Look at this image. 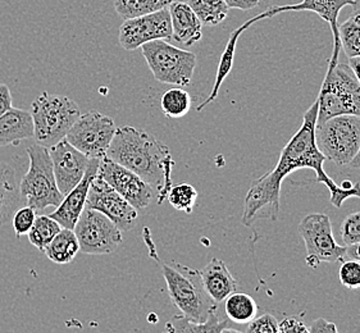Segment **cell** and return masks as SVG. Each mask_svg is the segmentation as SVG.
<instances>
[{
  "label": "cell",
  "instance_id": "obj_2",
  "mask_svg": "<svg viewBox=\"0 0 360 333\" xmlns=\"http://www.w3.org/2000/svg\"><path fill=\"white\" fill-rule=\"evenodd\" d=\"M105 157L140 176L157 191L158 204L165 202L172 188L174 160L154 135L131 126L117 129Z\"/></svg>",
  "mask_w": 360,
  "mask_h": 333
},
{
  "label": "cell",
  "instance_id": "obj_12",
  "mask_svg": "<svg viewBox=\"0 0 360 333\" xmlns=\"http://www.w3.org/2000/svg\"><path fill=\"white\" fill-rule=\"evenodd\" d=\"M172 37V23L169 9L163 8L158 12L139 15L124 20L118 41L124 51H136L153 40H168Z\"/></svg>",
  "mask_w": 360,
  "mask_h": 333
},
{
  "label": "cell",
  "instance_id": "obj_40",
  "mask_svg": "<svg viewBox=\"0 0 360 333\" xmlns=\"http://www.w3.org/2000/svg\"><path fill=\"white\" fill-rule=\"evenodd\" d=\"M346 258L360 261V242L346 247Z\"/></svg>",
  "mask_w": 360,
  "mask_h": 333
},
{
  "label": "cell",
  "instance_id": "obj_32",
  "mask_svg": "<svg viewBox=\"0 0 360 333\" xmlns=\"http://www.w3.org/2000/svg\"><path fill=\"white\" fill-rule=\"evenodd\" d=\"M339 280L342 286L350 290L360 289V261L355 259L342 261L339 268Z\"/></svg>",
  "mask_w": 360,
  "mask_h": 333
},
{
  "label": "cell",
  "instance_id": "obj_25",
  "mask_svg": "<svg viewBox=\"0 0 360 333\" xmlns=\"http://www.w3.org/2000/svg\"><path fill=\"white\" fill-rule=\"evenodd\" d=\"M224 312L231 322L248 325L257 317L258 305L250 295L235 291L224 300Z\"/></svg>",
  "mask_w": 360,
  "mask_h": 333
},
{
  "label": "cell",
  "instance_id": "obj_18",
  "mask_svg": "<svg viewBox=\"0 0 360 333\" xmlns=\"http://www.w3.org/2000/svg\"><path fill=\"white\" fill-rule=\"evenodd\" d=\"M172 23V39L185 46H191L202 37V23L184 0H174L168 7Z\"/></svg>",
  "mask_w": 360,
  "mask_h": 333
},
{
  "label": "cell",
  "instance_id": "obj_30",
  "mask_svg": "<svg viewBox=\"0 0 360 333\" xmlns=\"http://www.w3.org/2000/svg\"><path fill=\"white\" fill-rule=\"evenodd\" d=\"M341 48L349 59L360 57V22L354 17L339 25Z\"/></svg>",
  "mask_w": 360,
  "mask_h": 333
},
{
  "label": "cell",
  "instance_id": "obj_22",
  "mask_svg": "<svg viewBox=\"0 0 360 333\" xmlns=\"http://www.w3.org/2000/svg\"><path fill=\"white\" fill-rule=\"evenodd\" d=\"M259 21H262L259 15H255V17H252L250 20H248L245 23H243L238 29L235 30V31L231 34L230 37H229V41H227V45H226L224 53H222V56H221L219 65H218L214 86L212 89V93L209 94L208 98L198 107V112H202V109L205 108L208 104L216 100L217 96L219 94V90H221V87H222V84H224V81L227 79V76L230 74L231 70H232V67H233V57H235V51H236V45H238V39H240L241 34H243L244 31H246V30L252 26V23Z\"/></svg>",
  "mask_w": 360,
  "mask_h": 333
},
{
  "label": "cell",
  "instance_id": "obj_16",
  "mask_svg": "<svg viewBox=\"0 0 360 333\" xmlns=\"http://www.w3.org/2000/svg\"><path fill=\"white\" fill-rule=\"evenodd\" d=\"M53 169L59 191L65 195L86 174L90 158L79 152L67 138L49 148Z\"/></svg>",
  "mask_w": 360,
  "mask_h": 333
},
{
  "label": "cell",
  "instance_id": "obj_11",
  "mask_svg": "<svg viewBox=\"0 0 360 333\" xmlns=\"http://www.w3.org/2000/svg\"><path fill=\"white\" fill-rule=\"evenodd\" d=\"M73 231L79 240V252L89 255L113 253L122 242V231L115 222L90 208L81 213Z\"/></svg>",
  "mask_w": 360,
  "mask_h": 333
},
{
  "label": "cell",
  "instance_id": "obj_31",
  "mask_svg": "<svg viewBox=\"0 0 360 333\" xmlns=\"http://www.w3.org/2000/svg\"><path fill=\"white\" fill-rule=\"evenodd\" d=\"M167 197L174 209L190 214L194 209L198 199V191L194 186L188 183H180L171 188Z\"/></svg>",
  "mask_w": 360,
  "mask_h": 333
},
{
  "label": "cell",
  "instance_id": "obj_1",
  "mask_svg": "<svg viewBox=\"0 0 360 333\" xmlns=\"http://www.w3.org/2000/svg\"><path fill=\"white\" fill-rule=\"evenodd\" d=\"M318 116V99L311 104L303 117V124L295 135L290 138L282 149L280 159L271 172L254 182L245 196L243 223L252 226L258 219L277 221L280 213L281 186L285 177L299 169H313L317 174V182L330 190V202L341 208L349 197L360 199V183L353 188H342L324 172L326 157L316 144V124Z\"/></svg>",
  "mask_w": 360,
  "mask_h": 333
},
{
  "label": "cell",
  "instance_id": "obj_4",
  "mask_svg": "<svg viewBox=\"0 0 360 333\" xmlns=\"http://www.w3.org/2000/svg\"><path fill=\"white\" fill-rule=\"evenodd\" d=\"M34 138L40 145H56L81 116L77 103L65 95L41 93L31 104Z\"/></svg>",
  "mask_w": 360,
  "mask_h": 333
},
{
  "label": "cell",
  "instance_id": "obj_33",
  "mask_svg": "<svg viewBox=\"0 0 360 333\" xmlns=\"http://www.w3.org/2000/svg\"><path fill=\"white\" fill-rule=\"evenodd\" d=\"M37 219V210L29 205L20 208L15 211L12 217V225L15 228V236L21 237L23 235H27Z\"/></svg>",
  "mask_w": 360,
  "mask_h": 333
},
{
  "label": "cell",
  "instance_id": "obj_36",
  "mask_svg": "<svg viewBox=\"0 0 360 333\" xmlns=\"http://www.w3.org/2000/svg\"><path fill=\"white\" fill-rule=\"evenodd\" d=\"M278 333H309V327L296 317H286L278 323Z\"/></svg>",
  "mask_w": 360,
  "mask_h": 333
},
{
  "label": "cell",
  "instance_id": "obj_9",
  "mask_svg": "<svg viewBox=\"0 0 360 333\" xmlns=\"http://www.w3.org/2000/svg\"><path fill=\"white\" fill-rule=\"evenodd\" d=\"M307 250V264L316 268L319 263L342 261L346 258L345 245H340L333 236L332 222L327 214L313 213L304 217L297 226Z\"/></svg>",
  "mask_w": 360,
  "mask_h": 333
},
{
  "label": "cell",
  "instance_id": "obj_38",
  "mask_svg": "<svg viewBox=\"0 0 360 333\" xmlns=\"http://www.w3.org/2000/svg\"><path fill=\"white\" fill-rule=\"evenodd\" d=\"M12 107V94L6 84H0V116L4 115Z\"/></svg>",
  "mask_w": 360,
  "mask_h": 333
},
{
  "label": "cell",
  "instance_id": "obj_42",
  "mask_svg": "<svg viewBox=\"0 0 360 333\" xmlns=\"http://www.w3.org/2000/svg\"><path fill=\"white\" fill-rule=\"evenodd\" d=\"M352 6H353L352 17H354L355 20H358L360 22V0H355Z\"/></svg>",
  "mask_w": 360,
  "mask_h": 333
},
{
  "label": "cell",
  "instance_id": "obj_39",
  "mask_svg": "<svg viewBox=\"0 0 360 333\" xmlns=\"http://www.w3.org/2000/svg\"><path fill=\"white\" fill-rule=\"evenodd\" d=\"M230 8H236L241 11H250L252 8L259 6L260 0H226Z\"/></svg>",
  "mask_w": 360,
  "mask_h": 333
},
{
  "label": "cell",
  "instance_id": "obj_6",
  "mask_svg": "<svg viewBox=\"0 0 360 333\" xmlns=\"http://www.w3.org/2000/svg\"><path fill=\"white\" fill-rule=\"evenodd\" d=\"M27 155L29 171L20 182L22 200L37 211L48 207L57 208L65 195L58 188L49 148L40 144L31 145Z\"/></svg>",
  "mask_w": 360,
  "mask_h": 333
},
{
  "label": "cell",
  "instance_id": "obj_10",
  "mask_svg": "<svg viewBox=\"0 0 360 333\" xmlns=\"http://www.w3.org/2000/svg\"><path fill=\"white\" fill-rule=\"evenodd\" d=\"M115 130L117 127L112 117L91 110L79 117L65 138L90 159H101L107 155Z\"/></svg>",
  "mask_w": 360,
  "mask_h": 333
},
{
  "label": "cell",
  "instance_id": "obj_15",
  "mask_svg": "<svg viewBox=\"0 0 360 333\" xmlns=\"http://www.w3.org/2000/svg\"><path fill=\"white\" fill-rule=\"evenodd\" d=\"M354 1L355 0H303L297 4L269 8L263 13H260L259 17L262 20H266L285 12H313L319 15L331 27L333 49H332L331 58L328 60V65H335L339 63L340 49H341L339 37L340 12L346 6H352Z\"/></svg>",
  "mask_w": 360,
  "mask_h": 333
},
{
  "label": "cell",
  "instance_id": "obj_5",
  "mask_svg": "<svg viewBox=\"0 0 360 333\" xmlns=\"http://www.w3.org/2000/svg\"><path fill=\"white\" fill-rule=\"evenodd\" d=\"M317 99V124L344 115L360 117V82L350 65H328Z\"/></svg>",
  "mask_w": 360,
  "mask_h": 333
},
{
  "label": "cell",
  "instance_id": "obj_29",
  "mask_svg": "<svg viewBox=\"0 0 360 333\" xmlns=\"http://www.w3.org/2000/svg\"><path fill=\"white\" fill-rule=\"evenodd\" d=\"M63 227L51 216H37L35 223L27 233L29 241L37 250L44 252V249L51 244V240L57 236L58 232Z\"/></svg>",
  "mask_w": 360,
  "mask_h": 333
},
{
  "label": "cell",
  "instance_id": "obj_13",
  "mask_svg": "<svg viewBox=\"0 0 360 333\" xmlns=\"http://www.w3.org/2000/svg\"><path fill=\"white\" fill-rule=\"evenodd\" d=\"M86 208L99 210L122 232L130 231L136 226L137 209L98 174L90 185Z\"/></svg>",
  "mask_w": 360,
  "mask_h": 333
},
{
  "label": "cell",
  "instance_id": "obj_41",
  "mask_svg": "<svg viewBox=\"0 0 360 333\" xmlns=\"http://www.w3.org/2000/svg\"><path fill=\"white\" fill-rule=\"evenodd\" d=\"M349 65L353 68L354 73H355V76L358 77V80H359L360 82V57L350 59Z\"/></svg>",
  "mask_w": 360,
  "mask_h": 333
},
{
  "label": "cell",
  "instance_id": "obj_34",
  "mask_svg": "<svg viewBox=\"0 0 360 333\" xmlns=\"http://www.w3.org/2000/svg\"><path fill=\"white\" fill-rule=\"evenodd\" d=\"M341 239L345 247L360 242V211L346 216L341 225Z\"/></svg>",
  "mask_w": 360,
  "mask_h": 333
},
{
  "label": "cell",
  "instance_id": "obj_20",
  "mask_svg": "<svg viewBox=\"0 0 360 333\" xmlns=\"http://www.w3.org/2000/svg\"><path fill=\"white\" fill-rule=\"evenodd\" d=\"M30 138H34V124L30 112L11 108L0 116V148L18 145Z\"/></svg>",
  "mask_w": 360,
  "mask_h": 333
},
{
  "label": "cell",
  "instance_id": "obj_19",
  "mask_svg": "<svg viewBox=\"0 0 360 333\" xmlns=\"http://www.w3.org/2000/svg\"><path fill=\"white\" fill-rule=\"evenodd\" d=\"M200 275L209 296L217 304L224 303L231 294L238 290V281L231 275L230 269L227 268L224 261L218 258L209 261L200 270Z\"/></svg>",
  "mask_w": 360,
  "mask_h": 333
},
{
  "label": "cell",
  "instance_id": "obj_23",
  "mask_svg": "<svg viewBox=\"0 0 360 333\" xmlns=\"http://www.w3.org/2000/svg\"><path fill=\"white\" fill-rule=\"evenodd\" d=\"M167 331L176 333H241L240 329L229 326L227 320L219 319L217 311L210 313L209 318L204 323H195L184 315L174 317L167 323Z\"/></svg>",
  "mask_w": 360,
  "mask_h": 333
},
{
  "label": "cell",
  "instance_id": "obj_14",
  "mask_svg": "<svg viewBox=\"0 0 360 333\" xmlns=\"http://www.w3.org/2000/svg\"><path fill=\"white\" fill-rule=\"evenodd\" d=\"M98 176L108 182L135 209H145L153 202L154 188L148 182L107 157L101 159Z\"/></svg>",
  "mask_w": 360,
  "mask_h": 333
},
{
  "label": "cell",
  "instance_id": "obj_26",
  "mask_svg": "<svg viewBox=\"0 0 360 333\" xmlns=\"http://www.w3.org/2000/svg\"><path fill=\"white\" fill-rule=\"evenodd\" d=\"M199 17L202 25L205 26H217L227 18L230 7L226 0H184Z\"/></svg>",
  "mask_w": 360,
  "mask_h": 333
},
{
  "label": "cell",
  "instance_id": "obj_35",
  "mask_svg": "<svg viewBox=\"0 0 360 333\" xmlns=\"http://www.w3.org/2000/svg\"><path fill=\"white\" fill-rule=\"evenodd\" d=\"M248 333H278V322L272 314L266 313L260 317H255L246 325Z\"/></svg>",
  "mask_w": 360,
  "mask_h": 333
},
{
  "label": "cell",
  "instance_id": "obj_8",
  "mask_svg": "<svg viewBox=\"0 0 360 333\" xmlns=\"http://www.w3.org/2000/svg\"><path fill=\"white\" fill-rule=\"evenodd\" d=\"M316 144L326 159L349 166L360 149V117H332L316 124Z\"/></svg>",
  "mask_w": 360,
  "mask_h": 333
},
{
  "label": "cell",
  "instance_id": "obj_3",
  "mask_svg": "<svg viewBox=\"0 0 360 333\" xmlns=\"http://www.w3.org/2000/svg\"><path fill=\"white\" fill-rule=\"evenodd\" d=\"M160 266L169 297L182 315L195 323L207 322L210 313L218 309V304L205 290L200 270L188 268L180 263H160Z\"/></svg>",
  "mask_w": 360,
  "mask_h": 333
},
{
  "label": "cell",
  "instance_id": "obj_24",
  "mask_svg": "<svg viewBox=\"0 0 360 333\" xmlns=\"http://www.w3.org/2000/svg\"><path fill=\"white\" fill-rule=\"evenodd\" d=\"M44 254L48 259L56 264H68L79 253V240L71 228H62L57 236L51 240V244L44 249Z\"/></svg>",
  "mask_w": 360,
  "mask_h": 333
},
{
  "label": "cell",
  "instance_id": "obj_21",
  "mask_svg": "<svg viewBox=\"0 0 360 333\" xmlns=\"http://www.w3.org/2000/svg\"><path fill=\"white\" fill-rule=\"evenodd\" d=\"M22 202L15 168L0 160V228L12 219Z\"/></svg>",
  "mask_w": 360,
  "mask_h": 333
},
{
  "label": "cell",
  "instance_id": "obj_28",
  "mask_svg": "<svg viewBox=\"0 0 360 333\" xmlns=\"http://www.w3.org/2000/svg\"><path fill=\"white\" fill-rule=\"evenodd\" d=\"M191 95L181 87L167 90L160 99V108L168 118H182L191 109Z\"/></svg>",
  "mask_w": 360,
  "mask_h": 333
},
{
  "label": "cell",
  "instance_id": "obj_17",
  "mask_svg": "<svg viewBox=\"0 0 360 333\" xmlns=\"http://www.w3.org/2000/svg\"><path fill=\"white\" fill-rule=\"evenodd\" d=\"M99 164H101L99 158H91L87 166L86 174L82 177V180L68 194H65L62 203L58 205L57 209L49 214L62 227L71 228V230L75 228V225L79 221L81 213L86 208L90 185L98 174Z\"/></svg>",
  "mask_w": 360,
  "mask_h": 333
},
{
  "label": "cell",
  "instance_id": "obj_43",
  "mask_svg": "<svg viewBox=\"0 0 360 333\" xmlns=\"http://www.w3.org/2000/svg\"><path fill=\"white\" fill-rule=\"evenodd\" d=\"M349 166H352V168H360V149L358 154L355 155V158L350 162V164H349Z\"/></svg>",
  "mask_w": 360,
  "mask_h": 333
},
{
  "label": "cell",
  "instance_id": "obj_37",
  "mask_svg": "<svg viewBox=\"0 0 360 333\" xmlns=\"http://www.w3.org/2000/svg\"><path fill=\"white\" fill-rule=\"evenodd\" d=\"M327 332H338V327H336V325L323 318H318L311 322V325L309 326V333Z\"/></svg>",
  "mask_w": 360,
  "mask_h": 333
},
{
  "label": "cell",
  "instance_id": "obj_7",
  "mask_svg": "<svg viewBox=\"0 0 360 333\" xmlns=\"http://www.w3.org/2000/svg\"><path fill=\"white\" fill-rule=\"evenodd\" d=\"M141 51L155 80L180 87L191 84L196 67L194 53L173 46L162 39L144 44Z\"/></svg>",
  "mask_w": 360,
  "mask_h": 333
},
{
  "label": "cell",
  "instance_id": "obj_27",
  "mask_svg": "<svg viewBox=\"0 0 360 333\" xmlns=\"http://www.w3.org/2000/svg\"><path fill=\"white\" fill-rule=\"evenodd\" d=\"M174 0H115L117 15L122 20L149 15L168 8Z\"/></svg>",
  "mask_w": 360,
  "mask_h": 333
}]
</instances>
